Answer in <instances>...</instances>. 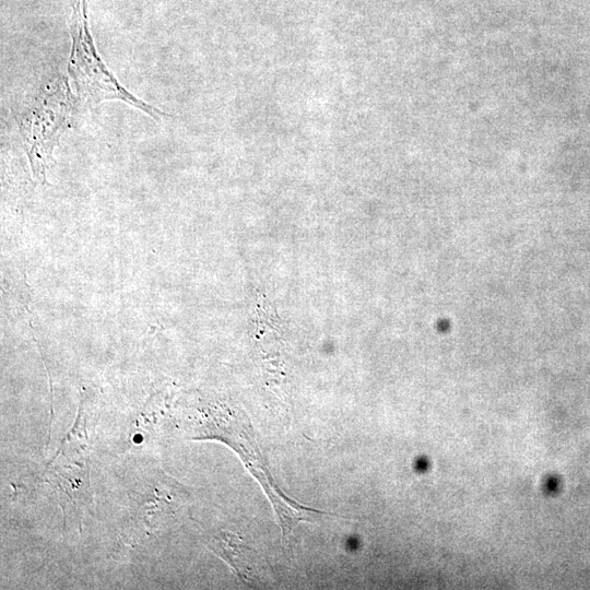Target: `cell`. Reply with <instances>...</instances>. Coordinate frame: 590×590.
Wrapping results in <instances>:
<instances>
[{
  "instance_id": "obj_1",
  "label": "cell",
  "mask_w": 590,
  "mask_h": 590,
  "mask_svg": "<svg viewBox=\"0 0 590 590\" xmlns=\"http://www.w3.org/2000/svg\"><path fill=\"white\" fill-rule=\"evenodd\" d=\"M189 432L196 439H216L229 446L260 483L278 517L283 540L300 521L327 518V512L309 508L287 497L274 481L248 417L227 405H206L191 417Z\"/></svg>"
},
{
  "instance_id": "obj_2",
  "label": "cell",
  "mask_w": 590,
  "mask_h": 590,
  "mask_svg": "<svg viewBox=\"0 0 590 590\" xmlns=\"http://www.w3.org/2000/svg\"><path fill=\"white\" fill-rule=\"evenodd\" d=\"M69 74L73 80L78 94L92 104L104 99H121L144 110L154 118L161 115V111L126 91L107 70L93 45L86 27L84 12L82 13L80 10L76 11Z\"/></svg>"
},
{
  "instance_id": "obj_3",
  "label": "cell",
  "mask_w": 590,
  "mask_h": 590,
  "mask_svg": "<svg viewBox=\"0 0 590 590\" xmlns=\"http://www.w3.org/2000/svg\"><path fill=\"white\" fill-rule=\"evenodd\" d=\"M70 101L58 93L47 94L30 111L24 127V140L36 177L45 179V169L60 130L70 118Z\"/></svg>"
},
{
  "instance_id": "obj_4",
  "label": "cell",
  "mask_w": 590,
  "mask_h": 590,
  "mask_svg": "<svg viewBox=\"0 0 590 590\" xmlns=\"http://www.w3.org/2000/svg\"><path fill=\"white\" fill-rule=\"evenodd\" d=\"M72 434L64 440L61 453L49 467L50 482L58 491V497L64 515L80 519L91 504V487L86 461L82 449L75 446Z\"/></svg>"
},
{
  "instance_id": "obj_5",
  "label": "cell",
  "mask_w": 590,
  "mask_h": 590,
  "mask_svg": "<svg viewBox=\"0 0 590 590\" xmlns=\"http://www.w3.org/2000/svg\"><path fill=\"white\" fill-rule=\"evenodd\" d=\"M138 498V509L134 511L137 521L150 533L162 528V522L172 519L173 511L181 502L179 485L174 486L166 480L148 487Z\"/></svg>"
},
{
  "instance_id": "obj_6",
  "label": "cell",
  "mask_w": 590,
  "mask_h": 590,
  "mask_svg": "<svg viewBox=\"0 0 590 590\" xmlns=\"http://www.w3.org/2000/svg\"><path fill=\"white\" fill-rule=\"evenodd\" d=\"M209 546L224 558L240 578L248 582L256 580L259 557L236 536L221 532L210 539Z\"/></svg>"
}]
</instances>
